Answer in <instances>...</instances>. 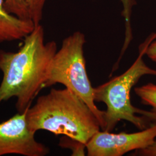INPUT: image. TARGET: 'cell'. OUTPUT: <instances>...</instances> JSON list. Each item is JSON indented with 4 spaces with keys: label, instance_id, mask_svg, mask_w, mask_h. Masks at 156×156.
<instances>
[{
    "label": "cell",
    "instance_id": "obj_8",
    "mask_svg": "<svg viewBox=\"0 0 156 156\" xmlns=\"http://www.w3.org/2000/svg\"><path fill=\"white\" fill-rule=\"evenodd\" d=\"M123 5V9L122 11V16L124 17L125 22V38L123 44V48L121 50L120 55L119 59L114 65L115 68H118L120 60L122 59L123 55L126 50L128 48L133 39V33L131 24V18L132 14L133 7L136 5L135 0H120Z\"/></svg>",
    "mask_w": 156,
    "mask_h": 156
},
{
    "label": "cell",
    "instance_id": "obj_14",
    "mask_svg": "<svg viewBox=\"0 0 156 156\" xmlns=\"http://www.w3.org/2000/svg\"><path fill=\"white\" fill-rule=\"evenodd\" d=\"M146 55H147L151 60L156 62V38L153 40L148 46Z\"/></svg>",
    "mask_w": 156,
    "mask_h": 156
},
{
    "label": "cell",
    "instance_id": "obj_7",
    "mask_svg": "<svg viewBox=\"0 0 156 156\" xmlns=\"http://www.w3.org/2000/svg\"><path fill=\"white\" fill-rule=\"evenodd\" d=\"M35 26L32 21L11 13L6 9L4 0H0V44L24 39Z\"/></svg>",
    "mask_w": 156,
    "mask_h": 156
},
{
    "label": "cell",
    "instance_id": "obj_3",
    "mask_svg": "<svg viewBox=\"0 0 156 156\" xmlns=\"http://www.w3.org/2000/svg\"><path fill=\"white\" fill-rule=\"evenodd\" d=\"M156 38L151 34L139 47V55L133 65L119 76L93 89L95 102H103L105 126L104 131L111 132L118 123L126 120L140 130L147 128L148 122H156V112L147 111L133 105L131 91L140 79L145 75L156 76V70L148 67L143 60L148 46Z\"/></svg>",
    "mask_w": 156,
    "mask_h": 156
},
{
    "label": "cell",
    "instance_id": "obj_12",
    "mask_svg": "<svg viewBox=\"0 0 156 156\" xmlns=\"http://www.w3.org/2000/svg\"><path fill=\"white\" fill-rule=\"evenodd\" d=\"M27 7L31 19L35 26L41 24L42 19L43 10L46 0H24Z\"/></svg>",
    "mask_w": 156,
    "mask_h": 156
},
{
    "label": "cell",
    "instance_id": "obj_2",
    "mask_svg": "<svg viewBox=\"0 0 156 156\" xmlns=\"http://www.w3.org/2000/svg\"><path fill=\"white\" fill-rule=\"evenodd\" d=\"M28 127L35 133L45 130L66 135L87 144L100 131L98 119L86 102L73 91L52 89L40 96L26 110Z\"/></svg>",
    "mask_w": 156,
    "mask_h": 156
},
{
    "label": "cell",
    "instance_id": "obj_4",
    "mask_svg": "<svg viewBox=\"0 0 156 156\" xmlns=\"http://www.w3.org/2000/svg\"><path fill=\"white\" fill-rule=\"evenodd\" d=\"M83 33L76 31L62 41L61 48L56 51L50 63L44 87L62 84L79 96L89 106L98 119L101 128L105 129V111L95 104L93 87L86 68Z\"/></svg>",
    "mask_w": 156,
    "mask_h": 156
},
{
    "label": "cell",
    "instance_id": "obj_6",
    "mask_svg": "<svg viewBox=\"0 0 156 156\" xmlns=\"http://www.w3.org/2000/svg\"><path fill=\"white\" fill-rule=\"evenodd\" d=\"M35 134L28 127L26 111L0 123V156L11 154L24 156L47 155L49 149L38 142Z\"/></svg>",
    "mask_w": 156,
    "mask_h": 156
},
{
    "label": "cell",
    "instance_id": "obj_11",
    "mask_svg": "<svg viewBox=\"0 0 156 156\" xmlns=\"http://www.w3.org/2000/svg\"><path fill=\"white\" fill-rule=\"evenodd\" d=\"M58 145L63 149H67L72 151V156H85L86 145L78 140L62 135Z\"/></svg>",
    "mask_w": 156,
    "mask_h": 156
},
{
    "label": "cell",
    "instance_id": "obj_10",
    "mask_svg": "<svg viewBox=\"0 0 156 156\" xmlns=\"http://www.w3.org/2000/svg\"><path fill=\"white\" fill-rule=\"evenodd\" d=\"M6 9L11 13L26 20H30L28 7L24 0H4Z\"/></svg>",
    "mask_w": 156,
    "mask_h": 156
},
{
    "label": "cell",
    "instance_id": "obj_5",
    "mask_svg": "<svg viewBox=\"0 0 156 156\" xmlns=\"http://www.w3.org/2000/svg\"><path fill=\"white\" fill-rule=\"evenodd\" d=\"M156 138V122L134 133L98 131L86 144L89 156H122L129 151L143 149Z\"/></svg>",
    "mask_w": 156,
    "mask_h": 156
},
{
    "label": "cell",
    "instance_id": "obj_1",
    "mask_svg": "<svg viewBox=\"0 0 156 156\" xmlns=\"http://www.w3.org/2000/svg\"><path fill=\"white\" fill-rule=\"evenodd\" d=\"M16 52L0 50V103L16 99L18 113L31 106L39 91L44 88L51 60L57 51L56 42L45 43L44 30L40 24L24 38Z\"/></svg>",
    "mask_w": 156,
    "mask_h": 156
},
{
    "label": "cell",
    "instance_id": "obj_9",
    "mask_svg": "<svg viewBox=\"0 0 156 156\" xmlns=\"http://www.w3.org/2000/svg\"><path fill=\"white\" fill-rule=\"evenodd\" d=\"M134 91L144 104L151 106L153 110L156 112V84L149 83L140 87H135Z\"/></svg>",
    "mask_w": 156,
    "mask_h": 156
},
{
    "label": "cell",
    "instance_id": "obj_13",
    "mask_svg": "<svg viewBox=\"0 0 156 156\" xmlns=\"http://www.w3.org/2000/svg\"><path fill=\"white\" fill-rule=\"evenodd\" d=\"M135 155L142 156H156V138L153 143L146 148L137 150Z\"/></svg>",
    "mask_w": 156,
    "mask_h": 156
}]
</instances>
